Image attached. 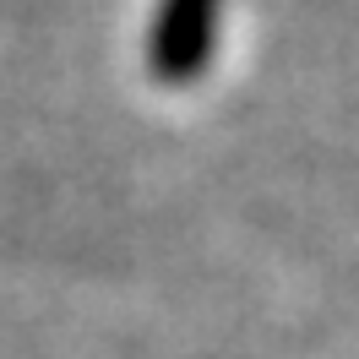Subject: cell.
I'll use <instances>...</instances> for the list:
<instances>
[{
	"instance_id": "cell-1",
	"label": "cell",
	"mask_w": 359,
	"mask_h": 359,
	"mask_svg": "<svg viewBox=\"0 0 359 359\" xmlns=\"http://www.w3.org/2000/svg\"><path fill=\"white\" fill-rule=\"evenodd\" d=\"M224 0H158L147 27V71L158 82H196L212 66Z\"/></svg>"
}]
</instances>
